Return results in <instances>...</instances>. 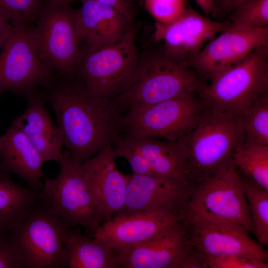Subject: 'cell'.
<instances>
[{
  "label": "cell",
  "mask_w": 268,
  "mask_h": 268,
  "mask_svg": "<svg viewBox=\"0 0 268 268\" xmlns=\"http://www.w3.org/2000/svg\"><path fill=\"white\" fill-rule=\"evenodd\" d=\"M12 34L0 54V90L26 94L39 86L48 87L55 72L39 57L30 25L11 22Z\"/></svg>",
  "instance_id": "11"
},
{
  "label": "cell",
  "mask_w": 268,
  "mask_h": 268,
  "mask_svg": "<svg viewBox=\"0 0 268 268\" xmlns=\"http://www.w3.org/2000/svg\"><path fill=\"white\" fill-rule=\"evenodd\" d=\"M0 268H20L12 253L7 233L1 231H0Z\"/></svg>",
  "instance_id": "32"
},
{
  "label": "cell",
  "mask_w": 268,
  "mask_h": 268,
  "mask_svg": "<svg viewBox=\"0 0 268 268\" xmlns=\"http://www.w3.org/2000/svg\"><path fill=\"white\" fill-rule=\"evenodd\" d=\"M117 158L113 145H109L80 165L101 224L117 214L125 202L128 177L117 168Z\"/></svg>",
  "instance_id": "17"
},
{
  "label": "cell",
  "mask_w": 268,
  "mask_h": 268,
  "mask_svg": "<svg viewBox=\"0 0 268 268\" xmlns=\"http://www.w3.org/2000/svg\"><path fill=\"white\" fill-rule=\"evenodd\" d=\"M142 4L146 11L159 22L172 20L187 7L186 0H142Z\"/></svg>",
  "instance_id": "30"
},
{
  "label": "cell",
  "mask_w": 268,
  "mask_h": 268,
  "mask_svg": "<svg viewBox=\"0 0 268 268\" xmlns=\"http://www.w3.org/2000/svg\"><path fill=\"white\" fill-rule=\"evenodd\" d=\"M81 50L75 76L91 94L117 99L131 84L139 59L134 28L114 43Z\"/></svg>",
  "instance_id": "6"
},
{
  "label": "cell",
  "mask_w": 268,
  "mask_h": 268,
  "mask_svg": "<svg viewBox=\"0 0 268 268\" xmlns=\"http://www.w3.org/2000/svg\"><path fill=\"white\" fill-rule=\"evenodd\" d=\"M8 18L0 11V48L2 47L11 36L13 26Z\"/></svg>",
  "instance_id": "34"
},
{
  "label": "cell",
  "mask_w": 268,
  "mask_h": 268,
  "mask_svg": "<svg viewBox=\"0 0 268 268\" xmlns=\"http://www.w3.org/2000/svg\"><path fill=\"white\" fill-rule=\"evenodd\" d=\"M0 157L4 171L17 175L34 190L42 188L45 162L24 133L12 124L0 136Z\"/></svg>",
  "instance_id": "21"
},
{
  "label": "cell",
  "mask_w": 268,
  "mask_h": 268,
  "mask_svg": "<svg viewBox=\"0 0 268 268\" xmlns=\"http://www.w3.org/2000/svg\"><path fill=\"white\" fill-rule=\"evenodd\" d=\"M205 111L198 93L185 94L125 112L121 119L122 134L172 143L191 131Z\"/></svg>",
  "instance_id": "7"
},
{
  "label": "cell",
  "mask_w": 268,
  "mask_h": 268,
  "mask_svg": "<svg viewBox=\"0 0 268 268\" xmlns=\"http://www.w3.org/2000/svg\"><path fill=\"white\" fill-rule=\"evenodd\" d=\"M65 244L68 268H121L120 257L111 248L78 229H69Z\"/></svg>",
  "instance_id": "22"
},
{
  "label": "cell",
  "mask_w": 268,
  "mask_h": 268,
  "mask_svg": "<svg viewBox=\"0 0 268 268\" xmlns=\"http://www.w3.org/2000/svg\"><path fill=\"white\" fill-rule=\"evenodd\" d=\"M2 168L1 165L0 164V173L2 171Z\"/></svg>",
  "instance_id": "39"
},
{
  "label": "cell",
  "mask_w": 268,
  "mask_h": 268,
  "mask_svg": "<svg viewBox=\"0 0 268 268\" xmlns=\"http://www.w3.org/2000/svg\"><path fill=\"white\" fill-rule=\"evenodd\" d=\"M253 225V233L263 246L268 245V191L241 176Z\"/></svg>",
  "instance_id": "26"
},
{
  "label": "cell",
  "mask_w": 268,
  "mask_h": 268,
  "mask_svg": "<svg viewBox=\"0 0 268 268\" xmlns=\"http://www.w3.org/2000/svg\"><path fill=\"white\" fill-rule=\"evenodd\" d=\"M75 17L71 4L48 1L33 28L39 57L62 77L75 75L81 56Z\"/></svg>",
  "instance_id": "9"
},
{
  "label": "cell",
  "mask_w": 268,
  "mask_h": 268,
  "mask_svg": "<svg viewBox=\"0 0 268 268\" xmlns=\"http://www.w3.org/2000/svg\"><path fill=\"white\" fill-rule=\"evenodd\" d=\"M267 92L268 46H265L206 82L198 94L206 111L239 117Z\"/></svg>",
  "instance_id": "5"
},
{
  "label": "cell",
  "mask_w": 268,
  "mask_h": 268,
  "mask_svg": "<svg viewBox=\"0 0 268 268\" xmlns=\"http://www.w3.org/2000/svg\"><path fill=\"white\" fill-rule=\"evenodd\" d=\"M190 250L206 261L216 257L243 254L268 262V251L239 226L214 217L181 212Z\"/></svg>",
  "instance_id": "12"
},
{
  "label": "cell",
  "mask_w": 268,
  "mask_h": 268,
  "mask_svg": "<svg viewBox=\"0 0 268 268\" xmlns=\"http://www.w3.org/2000/svg\"><path fill=\"white\" fill-rule=\"evenodd\" d=\"M3 93V92H2L0 90V98L1 97V95H2V93Z\"/></svg>",
  "instance_id": "41"
},
{
  "label": "cell",
  "mask_w": 268,
  "mask_h": 268,
  "mask_svg": "<svg viewBox=\"0 0 268 268\" xmlns=\"http://www.w3.org/2000/svg\"><path fill=\"white\" fill-rule=\"evenodd\" d=\"M230 24L228 20H211L189 6L171 21L156 22L153 38L163 43L162 49L167 55L184 65L207 41L226 30Z\"/></svg>",
  "instance_id": "13"
},
{
  "label": "cell",
  "mask_w": 268,
  "mask_h": 268,
  "mask_svg": "<svg viewBox=\"0 0 268 268\" xmlns=\"http://www.w3.org/2000/svg\"><path fill=\"white\" fill-rule=\"evenodd\" d=\"M138 1H139V2L140 3H141V4L142 3V0H138Z\"/></svg>",
  "instance_id": "40"
},
{
  "label": "cell",
  "mask_w": 268,
  "mask_h": 268,
  "mask_svg": "<svg viewBox=\"0 0 268 268\" xmlns=\"http://www.w3.org/2000/svg\"><path fill=\"white\" fill-rule=\"evenodd\" d=\"M182 220L121 258L122 268H179L189 252Z\"/></svg>",
  "instance_id": "19"
},
{
  "label": "cell",
  "mask_w": 268,
  "mask_h": 268,
  "mask_svg": "<svg viewBox=\"0 0 268 268\" xmlns=\"http://www.w3.org/2000/svg\"><path fill=\"white\" fill-rule=\"evenodd\" d=\"M247 0H230L221 11L220 14H222L223 13L230 12L239 4Z\"/></svg>",
  "instance_id": "36"
},
{
  "label": "cell",
  "mask_w": 268,
  "mask_h": 268,
  "mask_svg": "<svg viewBox=\"0 0 268 268\" xmlns=\"http://www.w3.org/2000/svg\"><path fill=\"white\" fill-rule=\"evenodd\" d=\"M6 172L0 173V231L8 233L29 214L40 195L14 182Z\"/></svg>",
  "instance_id": "24"
},
{
  "label": "cell",
  "mask_w": 268,
  "mask_h": 268,
  "mask_svg": "<svg viewBox=\"0 0 268 268\" xmlns=\"http://www.w3.org/2000/svg\"><path fill=\"white\" fill-rule=\"evenodd\" d=\"M121 135L144 157L155 176L188 182L184 162L173 143L150 137Z\"/></svg>",
  "instance_id": "23"
},
{
  "label": "cell",
  "mask_w": 268,
  "mask_h": 268,
  "mask_svg": "<svg viewBox=\"0 0 268 268\" xmlns=\"http://www.w3.org/2000/svg\"><path fill=\"white\" fill-rule=\"evenodd\" d=\"M206 79L195 69L167 55L162 49L139 59L133 80L116 100L123 114L187 94L197 93Z\"/></svg>",
  "instance_id": "3"
},
{
  "label": "cell",
  "mask_w": 268,
  "mask_h": 268,
  "mask_svg": "<svg viewBox=\"0 0 268 268\" xmlns=\"http://www.w3.org/2000/svg\"><path fill=\"white\" fill-rule=\"evenodd\" d=\"M207 268H268V262L252 256L243 254H230L209 259Z\"/></svg>",
  "instance_id": "31"
},
{
  "label": "cell",
  "mask_w": 268,
  "mask_h": 268,
  "mask_svg": "<svg viewBox=\"0 0 268 268\" xmlns=\"http://www.w3.org/2000/svg\"><path fill=\"white\" fill-rule=\"evenodd\" d=\"M76 9V27L82 49L99 48L118 41L132 20L116 9L96 0H80Z\"/></svg>",
  "instance_id": "18"
},
{
  "label": "cell",
  "mask_w": 268,
  "mask_h": 268,
  "mask_svg": "<svg viewBox=\"0 0 268 268\" xmlns=\"http://www.w3.org/2000/svg\"><path fill=\"white\" fill-rule=\"evenodd\" d=\"M180 219L167 212H142L115 215L100 224L91 237L103 242L120 257L153 238Z\"/></svg>",
  "instance_id": "16"
},
{
  "label": "cell",
  "mask_w": 268,
  "mask_h": 268,
  "mask_svg": "<svg viewBox=\"0 0 268 268\" xmlns=\"http://www.w3.org/2000/svg\"><path fill=\"white\" fill-rule=\"evenodd\" d=\"M128 177L124 204L116 215L159 211L180 214L193 188L186 181L174 178L134 173Z\"/></svg>",
  "instance_id": "15"
},
{
  "label": "cell",
  "mask_w": 268,
  "mask_h": 268,
  "mask_svg": "<svg viewBox=\"0 0 268 268\" xmlns=\"http://www.w3.org/2000/svg\"><path fill=\"white\" fill-rule=\"evenodd\" d=\"M183 212L224 220L239 226L250 234L253 233L241 176L233 162L195 185Z\"/></svg>",
  "instance_id": "10"
},
{
  "label": "cell",
  "mask_w": 268,
  "mask_h": 268,
  "mask_svg": "<svg viewBox=\"0 0 268 268\" xmlns=\"http://www.w3.org/2000/svg\"><path fill=\"white\" fill-rule=\"evenodd\" d=\"M232 159L243 176L268 191V145L244 140L235 148Z\"/></svg>",
  "instance_id": "25"
},
{
  "label": "cell",
  "mask_w": 268,
  "mask_h": 268,
  "mask_svg": "<svg viewBox=\"0 0 268 268\" xmlns=\"http://www.w3.org/2000/svg\"><path fill=\"white\" fill-rule=\"evenodd\" d=\"M230 0H213L216 9L214 13L218 15L220 14L221 11Z\"/></svg>",
  "instance_id": "37"
},
{
  "label": "cell",
  "mask_w": 268,
  "mask_h": 268,
  "mask_svg": "<svg viewBox=\"0 0 268 268\" xmlns=\"http://www.w3.org/2000/svg\"><path fill=\"white\" fill-rule=\"evenodd\" d=\"M76 0H48V1H49L68 4H71L72 3H73V2Z\"/></svg>",
  "instance_id": "38"
},
{
  "label": "cell",
  "mask_w": 268,
  "mask_h": 268,
  "mask_svg": "<svg viewBox=\"0 0 268 268\" xmlns=\"http://www.w3.org/2000/svg\"><path fill=\"white\" fill-rule=\"evenodd\" d=\"M25 95L26 109L12 124L24 133L44 162H58L62 152L63 139L58 126L48 113L44 98L36 89Z\"/></svg>",
  "instance_id": "20"
},
{
  "label": "cell",
  "mask_w": 268,
  "mask_h": 268,
  "mask_svg": "<svg viewBox=\"0 0 268 268\" xmlns=\"http://www.w3.org/2000/svg\"><path fill=\"white\" fill-rule=\"evenodd\" d=\"M44 5L41 0H0V11L11 22L30 25L38 20Z\"/></svg>",
  "instance_id": "29"
},
{
  "label": "cell",
  "mask_w": 268,
  "mask_h": 268,
  "mask_svg": "<svg viewBox=\"0 0 268 268\" xmlns=\"http://www.w3.org/2000/svg\"><path fill=\"white\" fill-rule=\"evenodd\" d=\"M265 46H268V26L250 29L230 25L184 66L210 80L243 61L257 48Z\"/></svg>",
  "instance_id": "14"
},
{
  "label": "cell",
  "mask_w": 268,
  "mask_h": 268,
  "mask_svg": "<svg viewBox=\"0 0 268 268\" xmlns=\"http://www.w3.org/2000/svg\"><path fill=\"white\" fill-rule=\"evenodd\" d=\"M205 15L208 16L215 12L213 0H194Z\"/></svg>",
  "instance_id": "35"
},
{
  "label": "cell",
  "mask_w": 268,
  "mask_h": 268,
  "mask_svg": "<svg viewBox=\"0 0 268 268\" xmlns=\"http://www.w3.org/2000/svg\"><path fill=\"white\" fill-rule=\"evenodd\" d=\"M58 162L59 172L43 183L40 198L71 227L81 226L92 236L101 221L80 165L74 162L67 149Z\"/></svg>",
  "instance_id": "8"
},
{
  "label": "cell",
  "mask_w": 268,
  "mask_h": 268,
  "mask_svg": "<svg viewBox=\"0 0 268 268\" xmlns=\"http://www.w3.org/2000/svg\"><path fill=\"white\" fill-rule=\"evenodd\" d=\"M48 97L64 145L81 165L122 134V110L116 99L91 94L75 75L53 83Z\"/></svg>",
  "instance_id": "1"
},
{
  "label": "cell",
  "mask_w": 268,
  "mask_h": 268,
  "mask_svg": "<svg viewBox=\"0 0 268 268\" xmlns=\"http://www.w3.org/2000/svg\"><path fill=\"white\" fill-rule=\"evenodd\" d=\"M100 3L112 7L131 20L134 17L135 9L129 0H96Z\"/></svg>",
  "instance_id": "33"
},
{
  "label": "cell",
  "mask_w": 268,
  "mask_h": 268,
  "mask_svg": "<svg viewBox=\"0 0 268 268\" xmlns=\"http://www.w3.org/2000/svg\"><path fill=\"white\" fill-rule=\"evenodd\" d=\"M71 227L41 199L7 233L20 268H67L65 244Z\"/></svg>",
  "instance_id": "4"
},
{
  "label": "cell",
  "mask_w": 268,
  "mask_h": 268,
  "mask_svg": "<svg viewBox=\"0 0 268 268\" xmlns=\"http://www.w3.org/2000/svg\"><path fill=\"white\" fill-rule=\"evenodd\" d=\"M244 139L240 117L206 111L191 131L172 143L194 187L231 164L235 148Z\"/></svg>",
  "instance_id": "2"
},
{
  "label": "cell",
  "mask_w": 268,
  "mask_h": 268,
  "mask_svg": "<svg viewBox=\"0 0 268 268\" xmlns=\"http://www.w3.org/2000/svg\"><path fill=\"white\" fill-rule=\"evenodd\" d=\"M240 118L245 141L268 145V92L258 97Z\"/></svg>",
  "instance_id": "27"
},
{
  "label": "cell",
  "mask_w": 268,
  "mask_h": 268,
  "mask_svg": "<svg viewBox=\"0 0 268 268\" xmlns=\"http://www.w3.org/2000/svg\"><path fill=\"white\" fill-rule=\"evenodd\" d=\"M231 26L250 29L268 26V0H248L230 12Z\"/></svg>",
  "instance_id": "28"
}]
</instances>
